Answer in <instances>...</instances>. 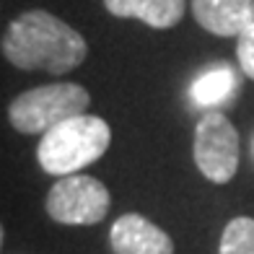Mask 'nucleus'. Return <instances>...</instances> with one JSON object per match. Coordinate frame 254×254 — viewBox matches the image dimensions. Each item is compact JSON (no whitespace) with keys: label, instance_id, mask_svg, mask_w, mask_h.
Masks as SVG:
<instances>
[{"label":"nucleus","instance_id":"1","mask_svg":"<svg viewBox=\"0 0 254 254\" xmlns=\"http://www.w3.org/2000/svg\"><path fill=\"white\" fill-rule=\"evenodd\" d=\"M3 55L21 70L65 75L86 60L88 47L86 39L57 16L47 10H26L5 29Z\"/></svg>","mask_w":254,"mask_h":254},{"label":"nucleus","instance_id":"2","mask_svg":"<svg viewBox=\"0 0 254 254\" xmlns=\"http://www.w3.org/2000/svg\"><path fill=\"white\" fill-rule=\"evenodd\" d=\"M112 143L107 120L96 114H78L42 135L37 145L39 166L55 177H70L83 166L99 161Z\"/></svg>","mask_w":254,"mask_h":254},{"label":"nucleus","instance_id":"3","mask_svg":"<svg viewBox=\"0 0 254 254\" xmlns=\"http://www.w3.org/2000/svg\"><path fill=\"white\" fill-rule=\"evenodd\" d=\"M91 96L78 83H50L37 86L16 96L8 107V120L24 135L47 132L55 125H60L70 117L86 114Z\"/></svg>","mask_w":254,"mask_h":254},{"label":"nucleus","instance_id":"4","mask_svg":"<svg viewBox=\"0 0 254 254\" xmlns=\"http://www.w3.org/2000/svg\"><path fill=\"white\" fill-rule=\"evenodd\" d=\"M194 164L207 182L226 184L239 169V132L223 112H207L194 127Z\"/></svg>","mask_w":254,"mask_h":254},{"label":"nucleus","instance_id":"5","mask_svg":"<svg viewBox=\"0 0 254 254\" xmlns=\"http://www.w3.org/2000/svg\"><path fill=\"white\" fill-rule=\"evenodd\" d=\"M47 213L63 226H94L109 213V190L86 174L63 177L47 194Z\"/></svg>","mask_w":254,"mask_h":254},{"label":"nucleus","instance_id":"6","mask_svg":"<svg viewBox=\"0 0 254 254\" xmlns=\"http://www.w3.org/2000/svg\"><path fill=\"white\" fill-rule=\"evenodd\" d=\"M109 241L114 254H174L171 239L137 213L117 218L109 231Z\"/></svg>","mask_w":254,"mask_h":254},{"label":"nucleus","instance_id":"7","mask_svg":"<svg viewBox=\"0 0 254 254\" xmlns=\"http://www.w3.org/2000/svg\"><path fill=\"white\" fill-rule=\"evenodd\" d=\"M192 13L215 37H239L254 24V0H192Z\"/></svg>","mask_w":254,"mask_h":254},{"label":"nucleus","instance_id":"8","mask_svg":"<svg viewBox=\"0 0 254 254\" xmlns=\"http://www.w3.org/2000/svg\"><path fill=\"white\" fill-rule=\"evenodd\" d=\"M117 18H137L153 29H171L184 16V0H104Z\"/></svg>","mask_w":254,"mask_h":254},{"label":"nucleus","instance_id":"9","mask_svg":"<svg viewBox=\"0 0 254 254\" xmlns=\"http://www.w3.org/2000/svg\"><path fill=\"white\" fill-rule=\"evenodd\" d=\"M239 91V78L228 65H210L190 86V99L200 109H218L228 104Z\"/></svg>","mask_w":254,"mask_h":254},{"label":"nucleus","instance_id":"10","mask_svg":"<svg viewBox=\"0 0 254 254\" xmlns=\"http://www.w3.org/2000/svg\"><path fill=\"white\" fill-rule=\"evenodd\" d=\"M218 254H254V218L228 221V226L223 228Z\"/></svg>","mask_w":254,"mask_h":254},{"label":"nucleus","instance_id":"11","mask_svg":"<svg viewBox=\"0 0 254 254\" xmlns=\"http://www.w3.org/2000/svg\"><path fill=\"white\" fill-rule=\"evenodd\" d=\"M236 57H239V67L247 78L254 80V24L239 34L236 42Z\"/></svg>","mask_w":254,"mask_h":254}]
</instances>
